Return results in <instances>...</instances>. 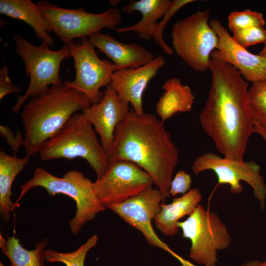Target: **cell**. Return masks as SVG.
<instances>
[{
	"mask_svg": "<svg viewBox=\"0 0 266 266\" xmlns=\"http://www.w3.org/2000/svg\"><path fill=\"white\" fill-rule=\"evenodd\" d=\"M208 69L211 86L200 113V123L224 157L243 161L249 139L254 133L247 102L248 82L217 50L211 54Z\"/></svg>",
	"mask_w": 266,
	"mask_h": 266,
	"instance_id": "6da1fadb",
	"label": "cell"
},
{
	"mask_svg": "<svg viewBox=\"0 0 266 266\" xmlns=\"http://www.w3.org/2000/svg\"><path fill=\"white\" fill-rule=\"evenodd\" d=\"M108 158L109 162H132L147 173L166 199L179 161V151L164 123L151 113L131 109L117 126Z\"/></svg>",
	"mask_w": 266,
	"mask_h": 266,
	"instance_id": "7a4b0ae2",
	"label": "cell"
},
{
	"mask_svg": "<svg viewBox=\"0 0 266 266\" xmlns=\"http://www.w3.org/2000/svg\"><path fill=\"white\" fill-rule=\"evenodd\" d=\"M91 103L82 93L65 84L51 86L32 97L24 106L21 117L25 135L23 146L29 157L39 153L40 147L53 136L77 111Z\"/></svg>",
	"mask_w": 266,
	"mask_h": 266,
	"instance_id": "3957f363",
	"label": "cell"
},
{
	"mask_svg": "<svg viewBox=\"0 0 266 266\" xmlns=\"http://www.w3.org/2000/svg\"><path fill=\"white\" fill-rule=\"evenodd\" d=\"M39 153L44 161L82 158L94 170L97 178L105 172L109 164L95 130L82 112L74 113L57 133L43 144Z\"/></svg>",
	"mask_w": 266,
	"mask_h": 266,
	"instance_id": "277c9868",
	"label": "cell"
},
{
	"mask_svg": "<svg viewBox=\"0 0 266 266\" xmlns=\"http://www.w3.org/2000/svg\"><path fill=\"white\" fill-rule=\"evenodd\" d=\"M35 187L43 188L50 196L62 194L75 201V216L68 222L71 232L75 235L85 224L107 208L98 198L94 189V182L82 172L69 170L62 177H58L42 167H37L32 178L20 186V194L14 203V208L28 191Z\"/></svg>",
	"mask_w": 266,
	"mask_h": 266,
	"instance_id": "5b68a950",
	"label": "cell"
},
{
	"mask_svg": "<svg viewBox=\"0 0 266 266\" xmlns=\"http://www.w3.org/2000/svg\"><path fill=\"white\" fill-rule=\"evenodd\" d=\"M16 44L15 51L24 63L25 71L30 78V83L25 93L18 96L12 108L17 114L26 100L39 95L49 88V85H62L59 71L62 62L71 57L69 46L64 44L61 48L53 51L49 45L42 42L35 46L19 34L13 37Z\"/></svg>",
	"mask_w": 266,
	"mask_h": 266,
	"instance_id": "8992f818",
	"label": "cell"
},
{
	"mask_svg": "<svg viewBox=\"0 0 266 266\" xmlns=\"http://www.w3.org/2000/svg\"><path fill=\"white\" fill-rule=\"evenodd\" d=\"M209 10H198L177 21L171 33L174 51L191 68L208 70L211 55L216 50L218 37L210 26Z\"/></svg>",
	"mask_w": 266,
	"mask_h": 266,
	"instance_id": "52a82bcc",
	"label": "cell"
},
{
	"mask_svg": "<svg viewBox=\"0 0 266 266\" xmlns=\"http://www.w3.org/2000/svg\"><path fill=\"white\" fill-rule=\"evenodd\" d=\"M182 236L191 242L189 257L198 264L216 266L217 252L230 246L231 237L218 214L199 204L184 221L177 222Z\"/></svg>",
	"mask_w": 266,
	"mask_h": 266,
	"instance_id": "ba28073f",
	"label": "cell"
},
{
	"mask_svg": "<svg viewBox=\"0 0 266 266\" xmlns=\"http://www.w3.org/2000/svg\"><path fill=\"white\" fill-rule=\"evenodd\" d=\"M36 4L52 31L66 45L76 38L89 37L104 28L115 30L122 20L121 10L116 8L96 14L88 12L82 8H61L46 0Z\"/></svg>",
	"mask_w": 266,
	"mask_h": 266,
	"instance_id": "9c48e42d",
	"label": "cell"
},
{
	"mask_svg": "<svg viewBox=\"0 0 266 266\" xmlns=\"http://www.w3.org/2000/svg\"><path fill=\"white\" fill-rule=\"evenodd\" d=\"M67 45L74 60L75 76L73 81L64 83L84 94L91 104L98 103L104 94L100 89L110 85L111 76L116 70L115 65L99 58L88 37Z\"/></svg>",
	"mask_w": 266,
	"mask_h": 266,
	"instance_id": "30bf717a",
	"label": "cell"
},
{
	"mask_svg": "<svg viewBox=\"0 0 266 266\" xmlns=\"http://www.w3.org/2000/svg\"><path fill=\"white\" fill-rule=\"evenodd\" d=\"M192 169L195 175L205 170H212L217 177V186L229 185L231 192L235 194L242 192L240 182L245 181L253 189L261 209L265 208L266 184L260 174V166L255 162L231 160L207 152L195 159Z\"/></svg>",
	"mask_w": 266,
	"mask_h": 266,
	"instance_id": "8fae6325",
	"label": "cell"
},
{
	"mask_svg": "<svg viewBox=\"0 0 266 266\" xmlns=\"http://www.w3.org/2000/svg\"><path fill=\"white\" fill-rule=\"evenodd\" d=\"M153 184L150 175L138 166L117 161L109 162L105 172L94 182V189L107 207L126 201Z\"/></svg>",
	"mask_w": 266,
	"mask_h": 266,
	"instance_id": "7c38bea8",
	"label": "cell"
},
{
	"mask_svg": "<svg viewBox=\"0 0 266 266\" xmlns=\"http://www.w3.org/2000/svg\"><path fill=\"white\" fill-rule=\"evenodd\" d=\"M149 186L138 194L126 201L107 207L127 224L140 231L149 244L162 249L177 258L181 263L184 260L174 253L155 233L152 219L161 210V204L166 199L157 188Z\"/></svg>",
	"mask_w": 266,
	"mask_h": 266,
	"instance_id": "4fadbf2b",
	"label": "cell"
},
{
	"mask_svg": "<svg viewBox=\"0 0 266 266\" xmlns=\"http://www.w3.org/2000/svg\"><path fill=\"white\" fill-rule=\"evenodd\" d=\"M129 103L119 98L109 85L98 103L82 111L100 137V143L107 157L110 153L117 126L129 112Z\"/></svg>",
	"mask_w": 266,
	"mask_h": 266,
	"instance_id": "5bb4252c",
	"label": "cell"
},
{
	"mask_svg": "<svg viewBox=\"0 0 266 266\" xmlns=\"http://www.w3.org/2000/svg\"><path fill=\"white\" fill-rule=\"evenodd\" d=\"M209 25L218 37L216 50L225 61L237 69L248 82L266 80V56L253 54L238 44L220 21L212 19Z\"/></svg>",
	"mask_w": 266,
	"mask_h": 266,
	"instance_id": "9a60e30c",
	"label": "cell"
},
{
	"mask_svg": "<svg viewBox=\"0 0 266 266\" xmlns=\"http://www.w3.org/2000/svg\"><path fill=\"white\" fill-rule=\"evenodd\" d=\"M165 64V60L158 55L149 63L136 68L116 70L111 76L110 85L119 98L131 103L137 114L144 112L143 94L150 81Z\"/></svg>",
	"mask_w": 266,
	"mask_h": 266,
	"instance_id": "2e32d148",
	"label": "cell"
},
{
	"mask_svg": "<svg viewBox=\"0 0 266 266\" xmlns=\"http://www.w3.org/2000/svg\"><path fill=\"white\" fill-rule=\"evenodd\" d=\"M89 39L95 47L111 59L116 70L138 68L149 63L155 57L145 48L135 43L121 42L109 33L98 32Z\"/></svg>",
	"mask_w": 266,
	"mask_h": 266,
	"instance_id": "e0dca14e",
	"label": "cell"
},
{
	"mask_svg": "<svg viewBox=\"0 0 266 266\" xmlns=\"http://www.w3.org/2000/svg\"><path fill=\"white\" fill-rule=\"evenodd\" d=\"M169 0H131L122 7L123 12L130 14L137 11L142 15L141 20L136 24L126 27L117 28L118 33L133 32L140 38L149 40L153 38L158 22L170 7Z\"/></svg>",
	"mask_w": 266,
	"mask_h": 266,
	"instance_id": "ac0fdd59",
	"label": "cell"
},
{
	"mask_svg": "<svg viewBox=\"0 0 266 266\" xmlns=\"http://www.w3.org/2000/svg\"><path fill=\"white\" fill-rule=\"evenodd\" d=\"M202 199L200 190L194 188L174 198L170 203H161V210L154 220L157 228L166 236H174L179 230L177 222L184 216H190Z\"/></svg>",
	"mask_w": 266,
	"mask_h": 266,
	"instance_id": "d6986e66",
	"label": "cell"
},
{
	"mask_svg": "<svg viewBox=\"0 0 266 266\" xmlns=\"http://www.w3.org/2000/svg\"><path fill=\"white\" fill-rule=\"evenodd\" d=\"M0 13L25 22L42 42L50 46L54 45V40L49 33L52 30L38 6L32 0H0Z\"/></svg>",
	"mask_w": 266,
	"mask_h": 266,
	"instance_id": "ffe728a7",
	"label": "cell"
},
{
	"mask_svg": "<svg viewBox=\"0 0 266 266\" xmlns=\"http://www.w3.org/2000/svg\"><path fill=\"white\" fill-rule=\"evenodd\" d=\"M162 88L165 92L156 105V113L162 122L164 123L178 112L191 111L195 97L189 86L174 77L166 80Z\"/></svg>",
	"mask_w": 266,
	"mask_h": 266,
	"instance_id": "44dd1931",
	"label": "cell"
},
{
	"mask_svg": "<svg viewBox=\"0 0 266 266\" xmlns=\"http://www.w3.org/2000/svg\"><path fill=\"white\" fill-rule=\"evenodd\" d=\"M24 158L10 156L2 149L0 151V214L3 221H9L13 211L14 203L11 200L12 184L17 175L30 160Z\"/></svg>",
	"mask_w": 266,
	"mask_h": 266,
	"instance_id": "7402d4cb",
	"label": "cell"
},
{
	"mask_svg": "<svg viewBox=\"0 0 266 266\" xmlns=\"http://www.w3.org/2000/svg\"><path fill=\"white\" fill-rule=\"evenodd\" d=\"M48 244V240L44 238L35 244L34 249L28 250L14 235L6 239L0 236V247L13 266H44V249Z\"/></svg>",
	"mask_w": 266,
	"mask_h": 266,
	"instance_id": "603a6c76",
	"label": "cell"
},
{
	"mask_svg": "<svg viewBox=\"0 0 266 266\" xmlns=\"http://www.w3.org/2000/svg\"><path fill=\"white\" fill-rule=\"evenodd\" d=\"M98 236H91L76 250L70 252H61L48 249L44 251L45 260L50 263H61L66 266H84L88 252L97 244Z\"/></svg>",
	"mask_w": 266,
	"mask_h": 266,
	"instance_id": "cb8c5ba5",
	"label": "cell"
},
{
	"mask_svg": "<svg viewBox=\"0 0 266 266\" xmlns=\"http://www.w3.org/2000/svg\"><path fill=\"white\" fill-rule=\"evenodd\" d=\"M247 102L254 122L266 129V80L252 83L248 89Z\"/></svg>",
	"mask_w": 266,
	"mask_h": 266,
	"instance_id": "d4e9b609",
	"label": "cell"
},
{
	"mask_svg": "<svg viewBox=\"0 0 266 266\" xmlns=\"http://www.w3.org/2000/svg\"><path fill=\"white\" fill-rule=\"evenodd\" d=\"M228 21L229 27L232 32L253 27H264L266 24L261 13L249 9L231 12L228 16Z\"/></svg>",
	"mask_w": 266,
	"mask_h": 266,
	"instance_id": "484cf974",
	"label": "cell"
},
{
	"mask_svg": "<svg viewBox=\"0 0 266 266\" xmlns=\"http://www.w3.org/2000/svg\"><path fill=\"white\" fill-rule=\"evenodd\" d=\"M195 1L193 0H174L172 1L170 7L164 14V18L160 22H158V27L153 38L155 42L166 54L171 55L173 54L174 52L165 42L163 38V33L165 27L172 16L178 9L184 5Z\"/></svg>",
	"mask_w": 266,
	"mask_h": 266,
	"instance_id": "4316f807",
	"label": "cell"
},
{
	"mask_svg": "<svg viewBox=\"0 0 266 266\" xmlns=\"http://www.w3.org/2000/svg\"><path fill=\"white\" fill-rule=\"evenodd\" d=\"M232 37L240 46L247 47L260 43L266 42V29L264 27H253L236 30L233 32Z\"/></svg>",
	"mask_w": 266,
	"mask_h": 266,
	"instance_id": "83f0119b",
	"label": "cell"
},
{
	"mask_svg": "<svg viewBox=\"0 0 266 266\" xmlns=\"http://www.w3.org/2000/svg\"><path fill=\"white\" fill-rule=\"evenodd\" d=\"M191 175L184 170H179L171 181L170 195L175 197L179 194L186 193L191 190Z\"/></svg>",
	"mask_w": 266,
	"mask_h": 266,
	"instance_id": "f1b7e54d",
	"label": "cell"
},
{
	"mask_svg": "<svg viewBox=\"0 0 266 266\" xmlns=\"http://www.w3.org/2000/svg\"><path fill=\"white\" fill-rule=\"evenodd\" d=\"M8 68L4 66L0 69V100L9 94L19 93L21 89L14 85L8 75Z\"/></svg>",
	"mask_w": 266,
	"mask_h": 266,
	"instance_id": "f546056e",
	"label": "cell"
},
{
	"mask_svg": "<svg viewBox=\"0 0 266 266\" xmlns=\"http://www.w3.org/2000/svg\"><path fill=\"white\" fill-rule=\"evenodd\" d=\"M0 133L1 136L6 138V141L11 146L14 156L16 154L20 147L23 145L24 138L21 133L18 130L15 136L11 129L6 126H0Z\"/></svg>",
	"mask_w": 266,
	"mask_h": 266,
	"instance_id": "4dcf8cb0",
	"label": "cell"
},
{
	"mask_svg": "<svg viewBox=\"0 0 266 266\" xmlns=\"http://www.w3.org/2000/svg\"><path fill=\"white\" fill-rule=\"evenodd\" d=\"M254 132L260 134L266 141V129L257 123H254Z\"/></svg>",
	"mask_w": 266,
	"mask_h": 266,
	"instance_id": "1f68e13d",
	"label": "cell"
},
{
	"mask_svg": "<svg viewBox=\"0 0 266 266\" xmlns=\"http://www.w3.org/2000/svg\"><path fill=\"white\" fill-rule=\"evenodd\" d=\"M261 263L262 262L259 260H254L247 262L240 266H261Z\"/></svg>",
	"mask_w": 266,
	"mask_h": 266,
	"instance_id": "d6a6232c",
	"label": "cell"
},
{
	"mask_svg": "<svg viewBox=\"0 0 266 266\" xmlns=\"http://www.w3.org/2000/svg\"><path fill=\"white\" fill-rule=\"evenodd\" d=\"M260 55L266 57V42L261 51L258 54Z\"/></svg>",
	"mask_w": 266,
	"mask_h": 266,
	"instance_id": "836d02e7",
	"label": "cell"
},
{
	"mask_svg": "<svg viewBox=\"0 0 266 266\" xmlns=\"http://www.w3.org/2000/svg\"><path fill=\"white\" fill-rule=\"evenodd\" d=\"M118 0H109V2L112 5H114V3H115V5H116L119 2Z\"/></svg>",
	"mask_w": 266,
	"mask_h": 266,
	"instance_id": "e575fe53",
	"label": "cell"
},
{
	"mask_svg": "<svg viewBox=\"0 0 266 266\" xmlns=\"http://www.w3.org/2000/svg\"><path fill=\"white\" fill-rule=\"evenodd\" d=\"M261 266H266V259L261 263Z\"/></svg>",
	"mask_w": 266,
	"mask_h": 266,
	"instance_id": "d590c367",
	"label": "cell"
},
{
	"mask_svg": "<svg viewBox=\"0 0 266 266\" xmlns=\"http://www.w3.org/2000/svg\"><path fill=\"white\" fill-rule=\"evenodd\" d=\"M0 266H5L3 263H2L1 262H0ZM10 266H13L12 265H10Z\"/></svg>",
	"mask_w": 266,
	"mask_h": 266,
	"instance_id": "8d00e7d4",
	"label": "cell"
}]
</instances>
